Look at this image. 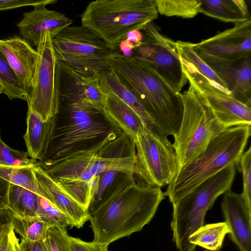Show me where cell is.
<instances>
[{
  "mask_svg": "<svg viewBox=\"0 0 251 251\" xmlns=\"http://www.w3.org/2000/svg\"><path fill=\"white\" fill-rule=\"evenodd\" d=\"M98 77L100 87L104 93H111L119 97L139 116L147 126L155 128L151 118L140 101L121 81L110 67L100 73Z\"/></svg>",
  "mask_w": 251,
  "mask_h": 251,
  "instance_id": "cell-26",
  "label": "cell"
},
{
  "mask_svg": "<svg viewBox=\"0 0 251 251\" xmlns=\"http://www.w3.org/2000/svg\"><path fill=\"white\" fill-rule=\"evenodd\" d=\"M0 49L26 92L27 99L36 71L38 57L37 50L18 36L0 39Z\"/></svg>",
  "mask_w": 251,
  "mask_h": 251,
  "instance_id": "cell-18",
  "label": "cell"
},
{
  "mask_svg": "<svg viewBox=\"0 0 251 251\" xmlns=\"http://www.w3.org/2000/svg\"><path fill=\"white\" fill-rule=\"evenodd\" d=\"M36 50L38 57L36 71L26 102L28 109L36 112L46 122L56 116L59 109L57 60L50 32L41 33Z\"/></svg>",
  "mask_w": 251,
  "mask_h": 251,
  "instance_id": "cell-11",
  "label": "cell"
},
{
  "mask_svg": "<svg viewBox=\"0 0 251 251\" xmlns=\"http://www.w3.org/2000/svg\"><path fill=\"white\" fill-rule=\"evenodd\" d=\"M165 197L160 188L134 180L91 215L93 241L109 245L140 231L151 221Z\"/></svg>",
  "mask_w": 251,
  "mask_h": 251,
  "instance_id": "cell-3",
  "label": "cell"
},
{
  "mask_svg": "<svg viewBox=\"0 0 251 251\" xmlns=\"http://www.w3.org/2000/svg\"><path fill=\"white\" fill-rule=\"evenodd\" d=\"M221 208L231 240L240 251H251V210L241 195L231 189L226 192Z\"/></svg>",
  "mask_w": 251,
  "mask_h": 251,
  "instance_id": "cell-16",
  "label": "cell"
},
{
  "mask_svg": "<svg viewBox=\"0 0 251 251\" xmlns=\"http://www.w3.org/2000/svg\"><path fill=\"white\" fill-rule=\"evenodd\" d=\"M55 117L45 122L36 112L28 109L26 130L24 138L27 152L32 159L42 160L45 157L53 130Z\"/></svg>",
  "mask_w": 251,
  "mask_h": 251,
  "instance_id": "cell-22",
  "label": "cell"
},
{
  "mask_svg": "<svg viewBox=\"0 0 251 251\" xmlns=\"http://www.w3.org/2000/svg\"><path fill=\"white\" fill-rule=\"evenodd\" d=\"M200 13L222 22H244L250 20L248 6L244 0H201Z\"/></svg>",
  "mask_w": 251,
  "mask_h": 251,
  "instance_id": "cell-25",
  "label": "cell"
},
{
  "mask_svg": "<svg viewBox=\"0 0 251 251\" xmlns=\"http://www.w3.org/2000/svg\"><path fill=\"white\" fill-rule=\"evenodd\" d=\"M121 52L126 56L131 57L133 56V50L134 45L130 41L126 39L123 41L119 45Z\"/></svg>",
  "mask_w": 251,
  "mask_h": 251,
  "instance_id": "cell-42",
  "label": "cell"
},
{
  "mask_svg": "<svg viewBox=\"0 0 251 251\" xmlns=\"http://www.w3.org/2000/svg\"><path fill=\"white\" fill-rule=\"evenodd\" d=\"M154 4L160 14L192 18L200 13L201 0H154Z\"/></svg>",
  "mask_w": 251,
  "mask_h": 251,
  "instance_id": "cell-30",
  "label": "cell"
},
{
  "mask_svg": "<svg viewBox=\"0 0 251 251\" xmlns=\"http://www.w3.org/2000/svg\"><path fill=\"white\" fill-rule=\"evenodd\" d=\"M56 75L59 100L88 102L103 110L106 94L100 87L98 76L83 74L58 61Z\"/></svg>",
  "mask_w": 251,
  "mask_h": 251,
  "instance_id": "cell-14",
  "label": "cell"
},
{
  "mask_svg": "<svg viewBox=\"0 0 251 251\" xmlns=\"http://www.w3.org/2000/svg\"><path fill=\"white\" fill-rule=\"evenodd\" d=\"M10 183L0 177V211L8 209V192Z\"/></svg>",
  "mask_w": 251,
  "mask_h": 251,
  "instance_id": "cell-40",
  "label": "cell"
},
{
  "mask_svg": "<svg viewBox=\"0 0 251 251\" xmlns=\"http://www.w3.org/2000/svg\"><path fill=\"white\" fill-rule=\"evenodd\" d=\"M56 0H0V11L12 9L25 6L46 7L49 4H54Z\"/></svg>",
  "mask_w": 251,
  "mask_h": 251,
  "instance_id": "cell-38",
  "label": "cell"
},
{
  "mask_svg": "<svg viewBox=\"0 0 251 251\" xmlns=\"http://www.w3.org/2000/svg\"><path fill=\"white\" fill-rule=\"evenodd\" d=\"M209 251V250H205V251Z\"/></svg>",
  "mask_w": 251,
  "mask_h": 251,
  "instance_id": "cell-46",
  "label": "cell"
},
{
  "mask_svg": "<svg viewBox=\"0 0 251 251\" xmlns=\"http://www.w3.org/2000/svg\"><path fill=\"white\" fill-rule=\"evenodd\" d=\"M142 30V40L134 45L133 56L145 60L176 92L180 93L188 80L176 42L161 34L152 22Z\"/></svg>",
  "mask_w": 251,
  "mask_h": 251,
  "instance_id": "cell-12",
  "label": "cell"
},
{
  "mask_svg": "<svg viewBox=\"0 0 251 251\" xmlns=\"http://www.w3.org/2000/svg\"><path fill=\"white\" fill-rule=\"evenodd\" d=\"M61 100L62 120L59 124L55 121L44 169L74 156L96 152L123 132L103 109L96 105L79 100Z\"/></svg>",
  "mask_w": 251,
  "mask_h": 251,
  "instance_id": "cell-1",
  "label": "cell"
},
{
  "mask_svg": "<svg viewBox=\"0 0 251 251\" xmlns=\"http://www.w3.org/2000/svg\"><path fill=\"white\" fill-rule=\"evenodd\" d=\"M251 20L194 44L195 51L201 58L228 64L251 57Z\"/></svg>",
  "mask_w": 251,
  "mask_h": 251,
  "instance_id": "cell-13",
  "label": "cell"
},
{
  "mask_svg": "<svg viewBox=\"0 0 251 251\" xmlns=\"http://www.w3.org/2000/svg\"><path fill=\"white\" fill-rule=\"evenodd\" d=\"M70 243L71 251H108L109 245L94 241L86 242L71 236Z\"/></svg>",
  "mask_w": 251,
  "mask_h": 251,
  "instance_id": "cell-39",
  "label": "cell"
},
{
  "mask_svg": "<svg viewBox=\"0 0 251 251\" xmlns=\"http://www.w3.org/2000/svg\"><path fill=\"white\" fill-rule=\"evenodd\" d=\"M37 216L51 226H75L74 222L44 197L38 195Z\"/></svg>",
  "mask_w": 251,
  "mask_h": 251,
  "instance_id": "cell-33",
  "label": "cell"
},
{
  "mask_svg": "<svg viewBox=\"0 0 251 251\" xmlns=\"http://www.w3.org/2000/svg\"><path fill=\"white\" fill-rule=\"evenodd\" d=\"M176 44L184 75L197 91L208 90L231 96L224 82L195 51L194 43L177 41Z\"/></svg>",
  "mask_w": 251,
  "mask_h": 251,
  "instance_id": "cell-15",
  "label": "cell"
},
{
  "mask_svg": "<svg viewBox=\"0 0 251 251\" xmlns=\"http://www.w3.org/2000/svg\"><path fill=\"white\" fill-rule=\"evenodd\" d=\"M44 169L59 185L71 190L87 191L93 177L106 171L136 175L134 140L123 132L96 152L74 156Z\"/></svg>",
  "mask_w": 251,
  "mask_h": 251,
  "instance_id": "cell-4",
  "label": "cell"
},
{
  "mask_svg": "<svg viewBox=\"0 0 251 251\" xmlns=\"http://www.w3.org/2000/svg\"><path fill=\"white\" fill-rule=\"evenodd\" d=\"M33 167L0 166V177L41 196Z\"/></svg>",
  "mask_w": 251,
  "mask_h": 251,
  "instance_id": "cell-31",
  "label": "cell"
},
{
  "mask_svg": "<svg viewBox=\"0 0 251 251\" xmlns=\"http://www.w3.org/2000/svg\"><path fill=\"white\" fill-rule=\"evenodd\" d=\"M96 188L92 192L88 208L90 216L103 203L133 182L134 175L118 171H108L100 175Z\"/></svg>",
  "mask_w": 251,
  "mask_h": 251,
  "instance_id": "cell-24",
  "label": "cell"
},
{
  "mask_svg": "<svg viewBox=\"0 0 251 251\" xmlns=\"http://www.w3.org/2000/svg\"><path fill=\"white\" fill-rule=\"evenodd\" d=\"M230 230L224 222L203 225L193 233L189 238L190 243L211 251H219L222 247L226 234Z\"/></svg>",
  "mask_w": 251,
  "mask_h": 251,
  "instance_id": "cell-28",
  "label": "cell"
},
{
  "mask_svg": "<svg viewBox=\"0 0 251 251\" xmlns=\"http://www.w3.org/2000/svg\"><path fill=\"white\" fill-rule=\"evenodd\" d=\"M110 68L137 97L155 129L167 137L178 129L183 114L180 93L176 92L143 59L116 50L108 57Z\"/></svg>",
  "mask_w": 251,
  "mask_h": 251,
  "instance_id": "cell-2",
  "label": "cell"
},
{
  "mask_svg": "<svg viewBox=\"0 0 251 251\" xmlns=\"http://www.w3.org/2000/svg\"><path fill=\"white\" fill-rule=\"evenodd\" d=\"M158 13L154 0H96L88 3L80 17L81 25L114 51L129 32L142 30Z\"/></svg>",
  "mask_w": 251,
  "mask_h": 251,
  "instance_id": "cell-6",
  "label": "cell"
},
{
  "mask_svg": "<svg viewBox=\"0 0 251 251\" xmlns=\"http://www.w3.org/2000/svg\"><path fill=\"white\" fill-rule=\"evenodd\" d=\"M0 85L8 98L26 101L27 94L0 49Z\"/></svg>",
  "mask_w": 251,
  "mask_h": 251,
  "instance_id": "cell-32",
  "label": "cell"
},
{
  "mask_svg": "<svg viewBox=\"0 0 251 251\" xmlns=\"http://www.w3.org/2000/svg\"><path fill=\"white\" fill-rule=\"evenodd\" d=\"M180 96L183 114L172 144L178 171L197 157L212 139L225 129L192 85Z\"/></svg>",
  "mask_w": 251,
  "mask_h": 251,
  "instance_id": "cell-8",
  "label": "cell"
},
{
  "mask_svg": "<svg viewBox=\"0 0 251 251\" xmlns=\"http://www.w3.org/2000/svg\"><path fill=\"white\" fill-rule=\"evenodd\" d=\"M105 114L133 140L148 126L139 116L117 96L105 93Z\"/></svg>",
  "mask_w": 251,
  "mask_h": 251,
  "instance_id": "cell-23",
  "label": "cell"
},
{
  "mask_svg": "<svg viewBox=\"0 0 251 251\" xmlns=\"http://www.w3.org/2000/svg\"><path fill=\"white\" fill-rule=\"evenodd\" d=\"M12 212L9 210L0 211V226L11 221Z\"/></svg>",
  "mask_w": 251,
  "mask_h": 251,
  "instance_id": "cell-44",
  "label": "cell"
},
{
  "mask_svg": "<svg viewBox=\"0 0 251 251\" xmlns=\"http://www.w3.org/2000/svg\"><path fill=\"white\" fill-rule=\"evenodd\" d=\"M57 61L86 75L94 76L109 68L108 59L113 52L91 30L70 25L52 37Z\"/></svg>",
  "mask_w": 251,
  "mask_h": 251,
  "instance_id": "cell-9",
  "label": "cell"
},
{
  "mask_svg": "<svg viewBox=\"0 0 251 251\" xmlns=\"http://www.w3.org/2000/svg\"><path fill=\"white\" fill-rule=\"evenodd\" d=\"M143 35L140 31L135 30L129 32L126 39L130 41L134 45L139 43L142 40Z\"/></svg>",
  "mask_w": 251,
  "mask_h": 251,
  "instance_id": "cell-43",
  "label": "cell"
},
{
  "mask_svg": "<svg viewBox=\"0 0 251 251\" xmlns=\"http://www.w3.org/2000/svg\"><path fill=\"white\" fill-rule=\"evenodd\" d=\"M11 222L14 231L30 241H44L51 226L38 216L20 217L12 213Z\"/></svg>",
  "mask_w": 251,
  "mask_h": 251,
  "instance_id": "cell-29",
  "label": "cell"
},
{
  "mask_svg": "<svg viewBox=\"0 0 251 251\" xmlns=\"http://www.w3.org/2000/svg\"><path fill=\"white\" fill-rule=\"evenodd\" d=\"M242 173L243 189L241 194L246 205L251 210V148L244 152L239 164Z\"/></svg>",
  "mask_w": 251,
  "mask_h": 251,
  "instance_id": "cell-36",
  "label": "cell"
},
{
  "mask_svg": "<svg viewBox=\"0 0 251 251\" xmlns=\"http://www.w3.org/2000/svg\"><path fill=\"white\" fill-rule=\"evenodd\" d=\"M38 194L23 187L10 183L8 192V209L20 217L37 216Z\"/></svg>",
  "mask_w": 251,
  "mask_h": 251,
  "instance_id": "cell-27",
  "label": "cell"
},
{
  "mask_svg": "<svg viewBox=\"0 0 251 251\" xmlns=\"http://www.w3.org/2000/svg\"><path fill=\"white\" fill-rule=\"evenodd\" d=\"M201 58L224 82L233 98L251 106V57L232 64Z\"/></svg>",
  "mask_w": 251,
  "mask_h": 251,
  "instance_id": "cell-21",
  "label": "cell"
},
{
  "mask_svg": "<svg viewBox=\"0 0 251 251\" xmlns=\"http://www.w3.org/2000/svg\"><path fill=\"white\" fill-rule=\"evenodd\" d=\"M237 166L226 167L172 204L171 228L173 240L179 251H195L189 236L203 225L206 213L217 198L231 189Z\"/></svg>",
  "mask_w": 251,
  "mask_h": 251,
  "instance_id": "cell-7",
  "label": "cell"
},
{
  "mask_svg": "<svg viewBox=\"0 0 251 251\" xmlns=\"http://www.w3.org/2000/svg\"><path fill=\"white\" fill-rule=\"evenodd\" d=\"M19 244L11 221L0 226V251H20Z\"/></svg>",
  "mask_w": 251,
  "mask_h": 251,
  "instance_id": "cell-37",
  "label": "cell"
},
{
  "mask_svg": "<svg viewBox=\"0 0 251 251\" xmlns=\"http://www.w3.org/2000/svg\"><path fill=\"white\" fill-rule=\"evenodd\" d=\"M197 92L225 129L236 126H251V106L225 94L208 90Z\"/></svg>",
  "mask_w": 251,
  "mask_h": 251,
  "instance_id": "cell-20",
  "label": "cell"
},
{
  "mask_svg": "<svg viewBox=\"0 0 251 251\" xmlns=\"http://www.w3.org/2000/svg\"><path fill=\"white\" fill-rule=\"evenodd\" d=\"M70 237L66 228L50 226L44 241L47 251H71Z\"/></svg>",
  "mask_w": 251,
  "mask_h": 251,
  "instance_id": "cell-35",
  "label": "cell"
},
{
  "mask_svg": "<svg viewBox=\"0 0 251 251\" xmlns=\"http://www.w3.org/2000/svg\"><path fill=\"white\" fill-rule=\"evenodd\" d=\"M251 135V126L225 129L205 149L182 168L164 192L173 204L226 167L238 166Z\"/></svg>",
  "mask_w": 251,
  "mask_h": 251,
  "instance_id": "cell-5",
  "label": "cell"
},
{
  "mask_svg": "<svg viewBox=\"0 0 251 251\" xmlns=\"http://www.w3.org/2000/svg\"><path fill=\"white\" fill-rule=\"evenodd\" d=\"M73 23L72 19L62 13L46 7H36L23 14L17 26L21 37L30 45L37 47L42 33L49 31L53 37Z\"/></svg>",
  "mask_w": 251,
  "mask_h": 251,
  "instance_id": "cell-17",
  "label": "cell"
},
{
  "mask_svg": "<svg viewBox=\"0 0 251 251\" xmlns=\"http://www.w3.org/2000/svg\"><path fill=\"white\" fill-rule=\"evenodd\" d=\"M136 174L145 185H168L178 172L176 152L167 137L147 126L134 140Z\"/></svg>",
  "mask_w": 251,
  "mask_h": 251,
  "instance_id": "cell-10",
  "label": "cell"
},
{
  "mask_svg": "<svg viewBox=\"0 0 251 251\" xmlns=\"http://www.w3.org/2000/svg\"><path fill=\"white\" fill-rule=\"evenodd\" d=\"M20 251H47L44 241H30L21 238Z\"/></svg>",
  "mask_w": 251,
  "mask_h": 251,
  "instance_id": "cell-41",
  "label": "cell"
},
{
  "mask_svg": "<svg viewBox=\"0 0 251 251\" xmlns=\"http://www.w3.org/2000/svg\"><path fill=\"white\" fill-rule=\"evenodd\" d=\"M41 196L70 218L75 226L82 227L90 219L87 209L67 194L40 165L33 168Z\"/></svg>",
  "mask_w": 251,
  "mask_h": 251,
  "instance_id": "cell-19",
  "label": "cell"
},
{
  "mask_svg": "<svg viewBox=\"0 0 251 251\" xmlns=\"http://www.w3.org/2000/svg\"><path fill=\"white\" fill-rule=\"evenodd\" d=\"M40 163L32 159L27 152L12 149L1 140L0 135V166H34Z\"/></svg>",
  "mask_w": 251,
  "mask_h": 251,
  "instance_id": "cell-34",
  "label": "cell"
},
{
  "mask_svg": "<svg viewBox=\"0 0 251 251\" xmlns=\"http://www.w3.org/2000/svg\"><path fill=\"white\" fill-rule=\"evenodd\" d=\"M2 87L0 85V95L1 94H2Z\"/></svg>",
  "mask_w": 251,
  "mask_h": 251,
  "instance_id": "cell-45",
  "label": "cell"
}]
</instances>
